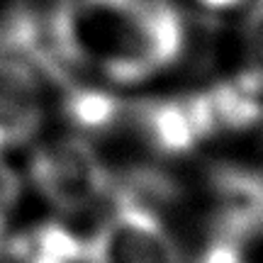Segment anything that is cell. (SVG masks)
Returning <instances> with one entry per match:
<instances>
[{"mask_svg":"<svg viewBox=\"0 0 263 263\" xmlns=\"http://www.w3.org/2000/svg\"><path fill=\"white\" fill-rule=\"evenodd\" d=\"M25 180L59 217L88 215L110 193V168L83 134L42 137L27 151Z\"/></svg>","mask_w":263,"mask_h":263,"instance_id":"obj_2","label":"cell"},{"mask_svg":"<svg viewBox=\"0 0 263 263\" xmlns=\"http://www.w3.org/2000/svg\"><path fill=\"white\" fill-rule=\"evenodd\" d=\"M27 190V180L20 171L12 168V159L0 156V236L10 227Z\"/></svg>","mask_w":263,"mask_h":263,"instance_id":"obj_6","label":"cell"},{"mask_svg":"<svg viewBox=\"0 0 263 263\" xmlns=\"http://www.w3.org/2000/svg\"><path fill=\"white\" fill-rule=\"evenodd\" d=\"M232 81L263 98V0H251L236 12L229 42Z\"/></svg>","mask_w":263,"mask_h":263,"instance_id":"obj_5","label":"cell"},{"mask_svg":"<svg viewBox=\"0 0 263 263\" xmlns=\"http://www.w3.org/2000/svg\"><path fill=\"white\" fill-rule=\"evenodd\" d=\"M197 10L210 12V15H236L244 10L251 0H190Z\"/></svg>","mask_w":263,"mask_h":263,"instance_id":"obj_7","label":"cell"},{"mask_svg":"<svg viewBox=\"0 0 263 263\" xmlns=\"http://www.w3.org/2000/svg\"><path fill=\"white\" fill-rule=\"evenodd\" d=\"M90 263H185L163 215L141 200L120 202L88 244Z\"/></svg>","mask_w":263,"mask_h":263,"instance_id":"obj_4","label":"cell"},{"mask_svg":"<svg viewBox=\"0 0 263 263\" xmlns=\"http://www.w3.org/2000/svg\"><path fill=\"white\" fill-rule=\"evenodd\" d=\"M59 54L105 90H139L173 76L193 32L176 0H57Z\"/></svg>","mask_w":263,"mask_h":263,"instance_id":"obj_1","label":"cell"},{"mask_svg":"<svg viewBox=\"0 0 263 263\" xmlns=\"http://www.w3.org/2000/svg\"><path fill=\"white\" fill-rule=\"evenodd\" d=\"M59 115V90L32 59L0 51V156L27 154Z\"/></svg>","mask_w":263,"mask_h":263,"instance_id":"obj_3","label":"cell"}]
</instances>
